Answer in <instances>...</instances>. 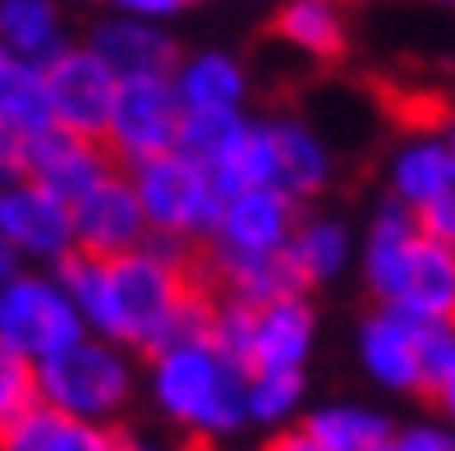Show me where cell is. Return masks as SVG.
Masks as SVG:
<instances>
[{
  "label": "cell",
  "mask_w": 455,
  "mask_h": 451,
  "mask_svg": "<svg viewBox=\"0 0 455 451\" xmlns=\"http://www.w3.org/2000/svg\"><path fill=\"white\" fill-rule=\"evenodd\" d=\"M313 332H317V318H313V304L304 300V290L258 304L249 374L253 368H304L313 350Z\"/></svg>",
  "instance_id": "cell-15"
},
{
  "label": "cell",
  "mask_w": 455,
  "mask_h": 451,
  "mask_svg": "<svg viewBox=\"0 0 455 451\" xmlns=\"http://www.w3.org/2000/svg\"><path fill=\"white\" fill-rule=\"evenodd\" d=\"M419 368L423 391H433L455 368V318H419Z\"/></svg>",
  "instance_id": "cell-29"
},
{
  "label": "cell",
  "mask_w": 455,
  "mask_h": 451,
  "mask_svg": "<svg viewBox=\"0 0 455 451\" xmlns=\"http://www.w3.org/2000/svg\"><path fill=\"white\" fill-rule=\"evenodd\" d=\"M0 240L14 254L60 262L74 249V203L42 180L14 171L0 180Z\"/></svg>",
  "instance_id": "cell-8"
},
{
  "label": "cell",
  "mask_w": 455,
  "mask_h": 451,
  "mask_svg": "<svg viewBox=\"0 0 455 451\" xmlns=\"http://www.w3.org/2000/svg\"><path fill=\"white\" fill-rule=\"evenodd\" d=\"M37 401V364L0 341V429Z\"/></svg>",
  "instance_id": "cell-28"
},
{
  "label": "cell",
  "mask_w": 455,
  "mask_h": 451,
  "mask_svg": "<svg viewBox=\"0 0 455 451\" xmlns=\"http://www.w3.org/2000/svg\"><path fill=\"white\" fill-rule=\"evenodd\" d=\"M19 65H23V60L14 56V51H10L5 42H0V88H5L10 78H14V69H19Z\"/></svg>",
  "instance_id": "cell-35"
},
{
  "label": "cell",
  "mask_w": 455,
  "mask_h": 451,
  "mask_svg": "<svg viewBox=\"0 0 455 451\" xmlns=\"http://www.w3.org/2000/svg\"><path fill=\"white\" fill-rule=\"evenodd\" d=\"M10 272H14V249H10L5 240H0V281H5Z\"/></svg>",
  "instance_id": "cell-36"
},
{
  "label": "cell",
  "mask_w": 455,
  "mask_h": 451,
  "mask_svg": "<svg viewBox=\"0 0 455 451\" xmlns=\"http://www.w3.org/2000/svg\"><path fill=\"white\" fill-rule=\"evenodd\" d=\"M78 336H88V323L60 277H5L0 281V341L14 346L23 359L42 364L74 346Z\"/></svg>",
  "instance_id": "cell-5"
},
{
  "label": "cell",
  "mask_w": 455,
  "mask_h": 451,
  "mask_svg": "<svg viewBox=\"0 0 455 451\" xmlns=\"http://www.w3.org/2000/svg\"><path fill=\"white\" fill-rule=\"evenodd\" d=\"M0 42H5L19 60L46 65L65 46L56 0H0Z\"/></svg>",
  "instance_id": "cell-22"
},
{
  "label": "cell",
  "mask_w": 455,
  "mask_h": 451,
  "mask_svg": "<svg viewBox=\"0 0 455 451\" xmlns=\"http://www.w3.org/2000/svg\"><path fill=\"white\" fill-rule=\"evenodd\" d=\"M42 78H46V97H51L56 125L74 129V134H88V139L106 134V120H111V106L120 93V74L106 65L101 51L60 46L42 65Z\"/></svg>",
  "instance_id": "cell-7"
},
{
  "label": "cell",
  "mask_w": 455,
  "mask_h": 451,
  "mask_svg": "<svg viewBox=\"0 0 455 451\" xmlns=\"http://www.w3.org/2000/svg\"><path fill=\"white\" fill-rule=\"evenodd\" d=\"M180 120L184 101L175 88V74H124L101 143L111 148L120 166H139L148 157L175 148Z\"/></svg>",
  "instance_id": "cell-6"
},
{
  "label": "cell",
  "mask_w": 455,
  "mask_h": 451,
  "mask_svg": "<svg viewBox=\"0 0 455 451\" xmlns=\"http://www.w3.org/2000/svg\"><path fill=\"white\" fill-rule=\"evenodd\" d=\"M0 120H5L19 139L37 134V129H51L56 116H51V97H46V78H42V65L23 60L14 69V78L0 88Z\"/></svg>",
  "instance_id": "cell-25"
},
{
  "label": "cell",
  "mask_w": 455,
  "mask_h": 451,
  "mask_svg": "<svg viewBox=\"0 0 455 451\" xmlns=\"http://www.w3.org/2000/svg\"><path fill=\"white\" fill-rule=\"evenodd\" d=\"M0 447H10V451H106V447H124V433H116L111 423L78 419L37 396L28 410H19L0 429Z\"/></svg>",
  "instance_id": "cell-14"
},
{
  "label": "cell",
  "mask_w": 455,
  "mask_h": 451,
  "mask_svg": "<svg viewBox=\"0 0 455 451\" xmlns=\"http://www.w3.org/2000/svg\"><path fill=\"white\" fill-rule=\"evenodd\" d=\"M294 207H299V198H290L281 184H244L226 198L212 240L235 254H276L299 226Z\"/></svg>",
  "instance_id": "cell-11"
},
{
  "label": "cell",
  "mask_w": 455,
  "mask_h": 451,
  "mask_svg": "<svg viewBox=\"0 0 455 451\" xmlns=\"http://www.w3.org/2000/svg\"><path fill=\"white\" fill-rule=\"evenodd\" d=\"M133 391L129 359L106 336H78L74 346L46 355L37 364V396L78 419L111 423L124 415Z\"/></svg>",
  "instance_id": "cell-3"
},
{
  "label": "cell",
  "mask_w": 455,
  "mask_h": 451,
  "mask_svg": "<svg viewBox=\"0 0 455 451\" xmlns=\"http://www.w3.org/2000/svg\"><path fill=\"white\" fill-rule=\"evenodd\" d=\"M363 281L378 304L410 318H455V245L427 235L414 207L387 198L368 226Z\"/></svg>",
  "instance_id": "cell-1"
},
{
  "label": "cell",
  "mask_w": 455,
  "mask_h": 451,
  "mask_svg": "<svg viewBox=\"0 0 455 451\" xmlns=\"http://www.w3.org/2000/svg\"><path fill=\"white\" fill-rule=\"evenodd\" d=\"M111 5L120 14H133V19H166L184 5V0H111Z\"/></svg>",
  "instance_id": "cell-32"
},
{
  "label": "cell",
  "mask_w": 455,
  "mask_h": 451,
  "mask_svg": "<svg viewBox=\"0 0 455 451\" xmlns=\"http://www.w3.org/2000/svg\"><path fill=\"white\" fill-rule=\"evenodd\" d=\"M175 88L184 106H239L244 101V69L221 51H203L189 65H175Z\"/></svg>",
  "instance_id": "cell-24"
},
{
  "label": "cell",
  "mask_w": 455,
  "mask_h": 451,
  "mask_svg": "<svg viewBox=\"0 0 455 451\" xmlns=\"http://www.w3.org/2000/svg\"><path fill=\"white\" fill-rule=\"evenodd\" d=\"M350 249H355L350 245V230H345L340 221H331V217L299 221V226H294V235H290V245H285V254L294 258V268L304 272L308 286H323V281L340 277L345 262H350Z\"/></svg>",
  "instance_id": "cell-23"
},
{
  "label": "cell",
  "mask_w": 455,
  "mask_h": 451,
  "mask_svg": "<svg viewBox=\"0 0 455 451\" xmlns=\"http://www.w3.org/2000/svg\"><path fill=\"white\" fill-rule=\"evenodd\" d=\"M272 28L281 42L304 51L313 60H340L350 37H345V14L336 0H285L276 10Z\"/></svg>",
  "instance_id": "cell-20"
},
{
  "label": "cell",
  "mask_w": 455,
  "mask_h": 451,
  "mask_svg": "<svg viewBox=\"0 0 455 451\" xmlns=\"http://www.w3.org/2000/svg\"><path fill=\"white\" fill-rule=\"evenodd\" d=\"M304 401V368H253L244 383V406L258 423H281Z\"/></svg>",
  "instance_id": "cell-26"
},
{
  "label": "cell",
  "mask_w": 455,
  "mask_h": 451,
  "mask_svg": "<svg viewBox=\"0 0 455 451\" xmlns=\"http://www.w3.org/2000/svg\"><path fill=\"white\" fill-rule=\"evenodd\" d=\"M253 313H258V304L230 295L226 304L212 309V323H207V341L239 368H249V359H253Z\"/></svg>",
  "instance_id": "cell-27"
},
{
  "label": "cell",
  "mask_w": 455,
  "mask_h": 451,
  "mask_svg": "<svg viewBox=\"0 0 455 451\" xmlns=\"http://www.w3.org/2000/svg\"><path fill=\"white\" fill-rule=\"evenodd\" d=\"M244 383L249 368L226 359L207 341V332L171 341L152 355V396L162 415L203 438H226L249 419Z\"/></svg>",
  "instance_id": "cell-2"
},
{
  "label": "cell",
  "mask_w": 455,
  "mask_h": 451,
  "mask_svg": "<svg viewBox=\"0 0 455 451\" xmlns=\"http://www.w3.org/2000/svg\"><path fill=\"white\" fill-rule=\"evenodd\" d=\"M391 438H395V423L387 415L363 406H327V410H313L281 442L299 451H387Z\"/></svg>",
  "instance_id": "cell-16"
},
{
  "label": "cell",
  "mask_w": 455,
  "mask_h": 451,
  "mask_svg": "<svg viewBox=\"0 0 455 451\" xmlns=\"http://www.w3.org/2000/svg\"><path fill=\"white\" fill-rule=\"evenodd\" d=\"M116 166L120 162L111 157V148H106L101 139L74 134V129H65V125H51V129H37V134L19 139V171L42 180L46 189H56L69 203H78Z\"/></svg>",
  "instance_id": "cell-9"
},
{
  "label": "cell",
  "mask_w": 455,
  "mask_h": 451,
  "mask_svg": "<svg viewBox=\"0 0 455 451\" xmlns=\"http://www.w3.org/2000/svg\"><path fill=\"white\" fill-rule=\"evenodd\" d=\"M359 359L368 368V378L387 391H423V368H419V318L400 309H378L363 318L359 327Z\"/></svg>",
  "instance_id": "cell-12"
},
{
  "label": "cell",
  "mask_w": 455,
  "mask_h": 451,
  "mask_svg": "<svg viewBox=\"0 0 455 451\" xmlns=\"http://www.w3.org/2000/svg\"><path fill=\"white\" fill-rule=\"evenodd\" d=\"M92 51H101L106 65H111L120 78L124 74H175L180 65V51L166 33L152 28V19H116V23H101L92 33Z\"/></svg>",
  "instance_id": "cell-17"
},
{
  "label": "cell",
  "mask_w": 455,
  "mask_h": 451,
  "mask_svg": "<svg viewBox=\"0 0 455 451\" xmlns=\"http://www.w3.org/2000/svg\"><path fill=\"white\" fill-rule=\"evenodd\" d=\"M203 277L212 281V290H226V295L249 300V304H267V300L308 290L304 272L294 268V258L285 249H276V254H235V249L217 245L212 254H203Z\"/></svg>",
  "instance_id": "cell-13"
},
{
  "label": "cell",
  "mask_w": 455,
  "mask_h": 451,
  "mask_svg": "<svg viewBox=\"0 0 455 451\" xmlns=\"http://www.w3.org/2000/svg\"><path fill=\"white\" fill-rule=\"evenodd\" d=\"M427 396H433V401H437V410H442V419L451 423V429H455V368H451V374L433 387V391H427Z\"/></svg>",
  "instance_id": "cell-34"
},
{
  "label": "cell",
  "mask_w": 455,
  "mask_h": 451,
  "mask_svg": "<svg viewBox=\"0 0 455 451\" xmlns=\"http://www.w3.org/2000/svg\"><path fill=\"white\" fill-rule=\"evenodd\" d=\"M19 171V134L0 120V180H10Z\"/></svg>",
  "instance_id": "cell-33"
},
{
  "label": "cell",
  "mask_w": 455,
  "mask_h": 451,
  "mask_svg": "<svg viewBox=\"0 0 455 451\" xmlns=\"http://www.w3.org/2000/svg\"><path fill=\"white\" fill-rule=\"evenodd\" d=\"M267 129H272V157H276L272 184H281L290 198L323 194L331 180V157L323 139L313 129H304L299 120H267Z\"/></svg>",
  "instance_id": "cell-19"
},
{
  "label": "cell",
  "mask_w": 455,
  "mask_h": 451,
  "mask_svg": "<svg viewBox=\"0 0 455 451\" xmlns=\"http://www.w3.org/2000/svg\"><path fill=\"white\" fill-rule=\"evenodd\" d=\"M414 217H419V226H423L427 235H437V240L455 245V166H451V175L437 184V194L427 198L423 207H414Z\"/></svg>",
  "instance_id": "cell-30"
},
{
  "label": "cell",
  "mask_w": 455,
  "mask_h": 451,
  "mask_svg": "<svg viewBox=\"0 0 455 451\" xmlns=\"http://www.w3.org/2000/svg\"><path fill=\"white\" fill-rule=\"evenodd\" d=\"M395 451H455V429L442 423H410V429H395L391 438Z\"/></svg>",
  "instance_id": "cell-31"
},
{
  "label": "cell",
  "mask_w": 455,
  "mask_h": 451,
  "mask_svg": "<svg viewBox=\"0 0 455 451\" xmlns=\"http://www.w3.org/2000/svg\"><path fill=\"white\" fill-rule=\"evenodd\" d=\"M433 5H446V10H455V0H433Z\"/></svg>",
  "instance_id": "cell-37"
},
{
  "label": "cell",
  "mask_w": 455,
  "mask_h": 451,
  "mask_svg": "<svg viewBox=\"0 0 455 451\" xmlns=\"http://www.w3.org/2000/svg\"><path fill=\"white\" fill-rule=\"evenodd\" d=\"M129 180L139 189L152 235H175V240H203L217 230L226 194L207 180L198 162H189L180 148L156 152L148 162L129 166Z\"/></svg>",
  "instance_id": "cell-4"
},
{
  "label": "cell",
  "mask_w": 455,
  "mask_h": 451,
  "mask_svg": "<svg viewBox=\"0 0 455 451\" xmlns=\"http://www.w3.org/2000/svg\"><path fill=\"white\" fill-rule=\"evenodd\" d=\"M455 166V148L446 139V129L437 134V129H414V134L395 148L391 157V198L405 203V207H423L427 198L437 194V184L451 175Z\"/></svg>",
  "instance_id": "cell-18"
},
{
  "label": "cell",
  "mask_w": 455,
  "mask_h": 451,
  "mask_svg": "<svg viewBox=\"0 0 455 451\" xmlns=\"http://www.w3.org/2000/svg\"><path fill=\"white\" fill-rule=\"evenodd\" d=\"M244 134H249V120L239 116V106H184L175 148L203 171H217L235 157Z\"/></svg>",
  "instance_id": "cell-21"
},
{
  "label": "cell",
  "mask_w": 455,
  "mask_h": 451,
  "mask_svg": "<svg viewBox=\"0 0 455 451\" xmlns=\"http://www.w3.org/2000/svg\"><path fill=\"white\" fill-rule=\"evenodd\" d=\"M148 230L152 226L139 203V189H133V180L120 166L74 203V249L84 254H97V258L129 254L148 240Z\"/></svg>",
  "instance_id": "cell-10"
}]
</instances>
